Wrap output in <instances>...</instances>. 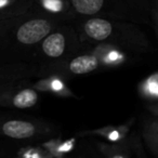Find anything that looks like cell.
<instances>
[{"instance_id": "5bb4252c", "label": "cell", "mask_w": 158, "mask_h": 158, "mask_svg": "<svg viewBox=\"0 0 158 158\" xmlns=\"http://www.w3.org/2000/svg\"><path fill=\"white\" fill-rule=\"evenodd\" d=\"M144 130L158 132V119H154V120L147 121V123L144 125Z\"/></svg>"}, {"instance_id": "ba28073f", "label": "cell", "mask_w": 158, "mask_h": 158, "mask_svg": "<svg viewBox=\"0 0 158 158\" xmlns=\"http://www.w3.org/2000/svg\"><path fill=\"white\" fill-rule=\"evenodd\" d=\"M100 59L92 53H79L61 66L70 75H85L97 70L100 66ZM60 68V69H61Z\"/></svg>"}, {"instance_id": "7a4b0ae2", "label": "cell", "mask_w": 158, "mask_h": 158, "mask_svg": "<svg viewBox=\"0 0 158 158\" xmlns=\"http://www.w3.org/2000/svg\"><path fill=\"white\" fill-rule=\"evenodd\" d=\"M87 49H114L132 54L146 53L151 44L140 24L120 19L82 16L72 21Z\"/></svg>"}, {"instance_id": "8fae6325", "label": "cell", "mask_w": 158, "mask_h": 158, "mask_svg": "<svg viewBox=\"0 0 158 158\" xmlns=\"http://www.w3.org/2000/svg\"><path fill=\"white\" fill-rule=\"evenodd\" d=\"M101 151L103 155L108 157H129L131 152L129 151L126 144H117V145H104L100 144Z\"/></svg>"}, {"instance_id": "30bf717a", "label": "cell", "mask_w": 158, "mask_h": 158, "mask_svg": "<svg viewBox=\"0 0 158 158\" xmlns=\"http://www.w3.org/2000/svg\"><path fill=\"white\" fill-rule=\"evenodd\" d=\"M35 10V0H0V21L23 15Z\"/></svg>"}, {"instance_id": "9c48e42d", "label": "cell", "mask_w": 158, "mask_h": 158, "mask_svg": "<svg viewBox=\"0 0 158 158\" xmlns=\"http://www.w3.org/2000/svg\"><path fill=\"white\" fill-rule=\"evenodd\" d=\"M35 9L64 21H73L76 18L68 0H35Z\"/></svg>"}, {"instance_id": "4fadbf2b", "label": "cell", "mask_w": 158, "mask_h": 158, "mask_svg": "<svg viewBox=\"0 0 158 158\" xmlns=\"http://www.w3.org/2000/svg\"><path fill=\"white\" fill-rule=\"evenodd\" d=\"M149 24H152L158 35V0L152 1L149 9Z\"/></svg>"}, {"instance_id": "277c9868", "label": "cell", "mask_w": 158, "mask_h": 158, "mask_svg": "<svg viewBox=\"0 0 158 158\" xmlns=\"http://www.w3.org/2000/svg\"><path fill=\"white\" fill-rule=\"evenodd\" d=\"M76 18L103 16L149 24L151 0H68Z\"/></svg>"}, {"instance_id": "52a82bcc", "label": "cell", "mask_w": 158, "mask_h": 158, "mask_svg": "<svg viewBox=\"0 0 158 158\" xmlns=\"http://www.w3.org/2000/svg\"><path fill=\"white\" fill-rule=\"evenodd\" d=\"M46 76L36 64H0V87Z\"/></svg>"}, {"instance_id": "2e32d148", "label": "cell", "mask_w": 158, "mask_h": 158, "mask_svg": "<svg viewBox=\"0 0 158 158\" xmlns=\"http://www.w3.org/2000/svg\"><path fill=\"white\" fill-rule=\"evenodd\" d=\"M151 1H156V0H151Z\"/></svg>"}, {"instance_id": "5b68a950", "label": "cell", "mask_w": 158, "mask_h": 158, "mask_svg": "<svg viewBox=\"0 0 158 158\" xmlns=\"http://www.w3.org/2000/svg\"><path fill=\"white\" fill-rule=\"evenodd\" d=\"M53 133V128L42 121L0 114V135L18 141L35 140Z\"/></svg>"}, {"instance_id": "9a60e30c", "label": "cell", "mask_w": 158, "mask_h": 158, "mask_svg": "<svg viewBox=\"0 0 158 158\" xmlns=\"http://www.w3.org/2000/svg\"><path fill=\"white\" fill-rule=\"evenodd\" d=\"M149 108H151L152 110H153L154 114H157L156 116H158V104H156V105H152L149 106Z\"/></svg>"}, {"instance_id": "3957f363", "label": "cell", "mask_w": 158, "mask_h": 158, "mask_svg": "<svg viewBox=\"0 0 158 158\" xmlns=\"http://www.w3.org/2000/svg\"><path fill=\"white\" fill-rule=\"evenodd\" d=\"M86 50L78 31L72 21L63 22L53 28L39 44L34 63L44 74L57 72L73 56Z\"/></svg>"}, {"instance_id": "6da1fadb", "label": "cell", "mask_w": 158, "mask_h": 158, "mask_svg": "<svg viewBox=\"0 0 158 158\" xmlns=\"http://www.w3.org/2000/svg\"><path fill=\"white\" fill-rule=\"evenodd\" d=\"M63 22L36 10L0 21V64H35L41 40Z\"/></svg>"}, {"instance_id": "7c38bea8", "label": "cell", "mask_w": 158, "mask_h": 158, "mask_svg": "<svg viewBox=\"0 0 158 158\" xmlns=\"http://www.w3.org/2000/svg\"><path fill=\"white\" fill-rule=\"evenodd\" d=\"M143 138L152 153L158 156V132L143 130Z\"/></svg>"}, {"instance_id": "8992f818", "label": "cell", "mask_w": 158, "mask_h": 158, "mask_svg": "<svg viewBox=\"0 0 158 158\" xmlns=\"http://www.w3.org/2000/svg\"><path fill=\"white\" fill-rule=\"evenodd\" d=\"M39 93L31 86V80L14 82L0 87V107L27 110L36 106Z\"/></svg>"}]
</instances>
